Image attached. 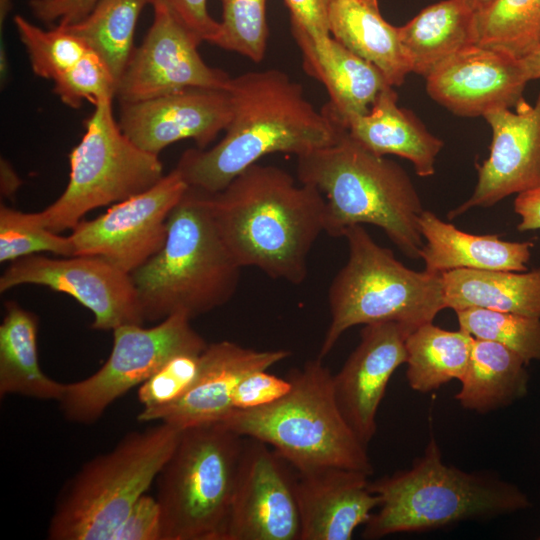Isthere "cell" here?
<instances>
[{"label":"cell","mask_w":540,"mask_h":540,"mask_svg":"<svg viewBox=\"0 0 540 540\" xmlns=\"http://www.w3.org/2000/svg\"><path fill=\"white\" fill-rule=\"evenodd\" d=\"M287 378L292 388L284 397L255 409H234L221 423L267 444L298 473L343 468L370 476L367 445L343 416L322 358L307 361Z\"/></svg>","instance_id":"cell-5"},{"label":"cell","mask_w":540,"mask_h":540,"mask_svg":"<svg viewBox=\"0 0 540 540\" xmlns=\"http://www.w3.org/2000/svg\"><path fill=\"white\" fill-rule=\"evenodd\" d=\"M208 343L191 319L176 314L153 327L125 324L113 330V346L105 363L92 375L66 383L60 400L65 417L92 423L118 398L142 384L173 356L202 353Z\"/></svg>","instance_id":"cell-11"},{"label":"cell","mask_w":540,"mask_h":540,"mask_svg":"<svg viewBox=\"0 0 540 540\" xmlns=\"http://www.w3.org/2000/svg\"><path fill=\"white\" fill-rule=\"evenodd\" d=\"M1 78H5L7 74V58L5 50H3V45L1 46Z\"/></svg>","instance_id":"cell-49"},{"label":"cell","mask_w":540,"mask_h":540,"mask_svg":"<svg viewBox=\"0 0 540 540\" xmlns=\"http://www.w3.org/2000/svg\"><path fill=\"white\" fill-rule=\"evenodd\" d=\"M232 117L210 149L192 148L175 169L190 187L223 190L245 169L271 153L297 157L336 143L347 131L325 109L316 110L303 86L278 69L231 77Z\"/></svg>","instance_id":"cell-1"},{"label":"cell","mask_w":540,"mask_h":540,"mask_svg":"<svg viewBox=\"0 0 540 540\" xmlns=\"http://www.w3.org/2000/svg\"><path fill=\"white\" fill-rule=\"evenodd\" d=\"M127 434L96 456L63 488L47 529L50 540H111L157 479L183 429L160 422Z\"/></svg>","instance_id":"cell-8"},{"label":"cell","mask_w":540,"mask_h":540,"mask_svg":"<svg viewBox=\"0 0 540 540\" xmlns=\"http://www.w3.org/2000/svg\"><path fill=\"white\" fill-rule=\"evenodd\" d=\"M150 5L164 8L199 45H214L220 35V22L209 14L207 0H150Z\"/></svg>","instance_id":"cell-39"},{"label":"cell","mask_w":540,"mask_h":540,"mask_svg":"<svg viewBox=\"0 0 540 540\" xmlns=\"http://www.w3.org/2000/svg\"><path fill=\"white\" fill-rule=\"evenodd\" d=\"M514 211L520 217L519 231L540 230V187L518 194Z\"/></svg>","instance_id":"cell-44"},{"label":"cell","mask_w":540,"mask_h":540,"mask_svg":"<svg viewBox=\"0 0 540 540\" xmlns=\"http://www.w3.org/2000/svg\"><path fill=\"white\" fill-rule=\"evenodd\" d=\"M98 0H30L32 14L45 24L60 25L79 22L93 9Z\"/></svg>","instance_id":"cell-43"},{"label":"cell","mask_w":540,"mask_h":540,"mask_svg":"<svg viewBox=\"0 0 540 540\" xmlns=\"http://www.w3.org/2000/svg\"><path fill=\"white\" fill-rule=\"evenodd\" d=\"M201 353L173 356L138 390L142 409L166 407L182 398L195 383L200 371Z\"/></svg>","instance_id":"cell-38"},{"label":"cell","mask_w":540,"mask_h":540,"mask_svg":"<svg viewBox=\"0 0 540 540\" xmlns=\"http://www.w3.org/2000/svg\"><path fill=\"white\" fill-rule=\"evenodd\" d=\"M527 365L504 345L473 338L469 364L455 399L464 409L478 413L505 408L527 395Z\"/></svg>","instance_id":"cell-28"},{"label":"cell","mask_w":540,"mask_h":540,"mask_svg":"<svg viewBox=\"0 0 540 540\" xmlns=\"http://www.w3.org/2000/svg\"><path fill=\"white\" fill-rule=\"evenodd\" d=\"M459 329L473 338L497 342L529 364L540 361V318L485 308L455 311Z\"/></svg>","instance_id":"cell-33"},{"label":"cell","mask_w":540,"mask_h":540,"mask_svg":"<svg viewBox=\"0 0 540 540\" xmlns=\"http://www.w3.org/2000/svg\"><path fill=\"white\" fill-rule=\"evenodd\" d=\"M411 332L393 321L364 325L359 344L333 375L340 410L365 445L376 434L377 411L389 380L406 362L405 341Z\"/></svg>","instance_id":"cell-20"},{"label":"cell","mask_w":540,"mask_h":540,"mask_svg":"<svg viewBox=\"0 0 540 540\" xmlns=\"http://www.w3.org/2000/svg\"><path fill=\"white\" fill-rule=\"evenodd\" d=\"M342 237L348 258L329 288L330 323L318 357H326L354 326L393 321L414 331L446 308L441 274L404 266L362 225Z\"/></svg>","instance_id":"cell-7"},{"label":"cell","mask_w":540,"mask_h":540,"mask_svg":"<svg viewBox=\"0 0 540 540\" xmlns=\"http://www.w3.org/2000/svg\"><path fill=\"white\" fill-rule=\"evenodd\" d=\"M231 117L227 88L193 87L152 99L121 102L118 123L133 143L158 155L167 146L186 139L206 149L225 131Z\"/></svg>","instance_id":"cell-16"},{"label":"cell","mask_w":540,"mask_h":540,"mask_svg":"<svg viewBox=\"0 0 540 540\" xmlns=\"http://www.w3.org/2000/svg\"><path fill=\"white\" fill-rule=\"evenodd\" d=\"M529 82L521 58L471 44L441 63L426 77L431 98L462 117L515 109Z\"/></svg>","instance_id":"cell-17"},{"label":"cell","mask_w":540,"mask_h":540,"mask_svg":"<svg viewBox=\"0 0 540 540\" xmlns=\"http://www.w3.org/2000/svg\"><path fill=\"white\" fill-rule=\"evenodd\" d=\"M477 44L521 58L540 45V0H494L476 12Z\"/></svg>","instance_id":"cell-32"},{"label":"cell","mask_w":540,"mask_h":540,"mask_svg":"<svg viewBox=\"0 0 540 540\" xmlns=\"http://www.w3.org/2000/svg\"><path fill=\"white\" fill-rule=\"evenodd\" d=\"M397 98L393 87H387L370 111L351 118L346 129L369 151L380 156L397 155L409 160L418 176H432L436 157L444 143L430 133L410 110L399 107Z\"/></svg>","instance_id":"cell-24"},{"label":"cell","mask_w":540,"mask_h":540,"mask_svg":"<svg viewBox=\"0 0 540 540\" xmlns=\"http://www.w3.org/2000/svg\"><path fill=\"white\" fill-rule=\"evenodd\" d=\"M291 381L267 370H256L246 375L236 386L232 395L234 409L248 410L276 402L290 392Z\"/></svg>","instance_id":"cell-40"},{"label":"cell","mask_w":540,"mask_h":540,"mask_svg":"<svg viewBox=\"0 0 540 540\" xmlns=\"http://www.w3.org/2000/svg\"><path fill=\"white\" fill-rule=\"evenodd\" d=\"M112 98L101 100L85 120V132L69 154L64 192L39 212L43 224L72 230L89 211L112 205L155 185L165 174L158 155L133 143L113 115Z\"/></svg>","instance_id":"cell-10"},{"label":"cell","mask_w":540,"mask_h":540,"mask_svg":"<svg viewBox=\"0 0 540 540\" xmlns=\"http://www.w3.org/2000/svg\"><path fill=\"white\" fill-rule=\"evenodd\" d=\"M529 81L540 79V45L521 57Z\"/></svg>","instance_id":"cell-46"},{"label":"cell","mask_w":540,"mask_h":540,"mask_svg":"<svg viewBox=\"0 0 540 540\" xmlns=\"http://www.w3.org/2000/svg\"><path fill=\"white\" fill-rule=\"evenodd\" d=\"M12 8V0H0V24L3 26V22L6 20L8 14Z\"/></svg>","instance_id":"cell-47"},{"label":"cell","mask_w":540,"mask_h":540,"mask_svg":"<svg viewBox=\"0 0 540 540\" xmlns=\"http://www.w3.org/2000/svg\"><path fill=\"white\" fill-rule=\"evenodd\" d=\"M49 252L65 257L74 256L70 236L49 230L39 212L25 213L6 205L0 206V262Z\"/></svg>","instance_id":"cell-35"},{"label":"cell","mask_w":540,"mask_h":540,"mask_svg":"<svg viewBox=\"0 0 540 540\" xmlns=\"http://www.w3.org/2000/svg\"><path fill=\"white\" fill-rule=\"evenodd\" d=\"M111 540H163L162 514L157 498L146 493L142 495Z\"/></svg>","instance_id":"cell-41"},{"label":"cell","mask_w":540,"mask_h":540,"mask_svg":"<svg viewBox=\"0 0 540 540\" xmlns=\"http://www.w3.org/2000/svg\"><path fill=\"white\" fill-rule=\"evenodd\" d=\"M13 21L32 71L38 77L54 81L90 51L86 43L64 25L45 30L22 15H15Z\"/></svg>","instance_id":"cell-34"},{"label":"cell","mask_w":540,"mask_h":540,"mask_svg":"<svg viewBox=\"0 0 540 540\" xmlns=\"http://www.w3.org/2000/svg\"><path fill=\"white\" fill-rule=\"evenodd\" d=\"M331 36L372 63L390 86H400L411 73L399 41L398 27L382 16L378 0H329Z\"/></svg>","instance_id":"cell-26"},{"label":"cell","mask_w":540,"mask_h":540,"mask_svg":"<svg viewBox=\"0 0 540 540\" xmlns=\"http://www.w3.org/2000/svg\"><path fill=\"white\" fill-rule=\"evenodd\" d=\"M188 187L174 168L149 189L81 220L69 235L74 256H99L130 274L163 246L168 218Z\"/></svg>","instance_id":"cell-12"},{"label":"cell","mask_w":540,"mask_h":540,"mask_svg":"<svg viewBox=\"0 0 540 540\" xmlns=\"http://www.w3.org/2000/svg\"><path fill=\"white\" fill-rule=\"evenodd\" d=\"M297 178L326 201L325 232L342 237L346 229L370 224L412 259L420 258L424 208L410 176L395 161L377 155L346 131L334 144L297 157Z\"/></svg>","instance_id":"cell-3"},{"label":"cell","mask_w":540,"mask_h":540,"mask_svg":"<svg viewBox=\"0 0 540 540\" xmlns=\"http://www.w3.org/2000/svg\"><path fill=\"white\" fill-rule=\"evenodd\" d=\"M244 442L221 422L182 430L156 479L163 540H224Z\"/></svg>","instance_id":"cell-9"},{"label":"cell","mask_w":540,"mask_h":540,"mask_svg":"<svg viewBox=\"0 0 540 540\" xmlns=\"http://www.w3.org/2000/svg\"><path fill=\"white\" fill-rule=\"evenodd\" d=\"M290 13L291 30L312 38L329 36V0H283Z\"/></svg>","instance_id":"cell-42"},{"label":"cell","mask_w":540,"mask_h":540,"mask_svg":"<svg viewBox=\"0 0 540 540\" xmlns=\"http://www.w3.org/2000/svg\"><path fill=\"white\" fill-rule=\"evenodd\" d=\"M222 5L220 35L214 45L253 62L263 60L268 39L267 0H219Z\"/></svg>","instance_id":"cell-36"},{"label":"cell","mask_w":540,"mask_h":540,"mask_svg":"<svg viewBox=\"0 0 540 540\" xmlns=\"http://www.w3.org/2000/svg\"><path fill=\"white\" fill-rule=\"evenodd\" d=\"M38 318L14 301L5 304L0 325V395L59 401L65 383L48 377L38 358Z\"/></svg>","instance_id":"cell-29"},{"label":"cell","mask_w":540,"mask_h":540,"mask_svg":"<svg viewBox=\"0 0 540 540\" xmlns=\"http://www.w3.org/2000/svg\"><path fill=\"white\" fill-rule=\"evenodd\" d=\"M308 75L326 88L329 102L325 110L346 128L356 116L367 114L380 93L389 87L383 73L331 35L312 38L291 30Z\"/></svg>","instance_id":"cell-22"},{"label":"cell","mask_w":540,"mask_h":540,"mask_svg":"<svg viewBox=\"0 0 540 540\" xmlns=\"http://www.w3.org/2000/svg\"><path fill=\"white\" fill-rule=\"evenodd\" d=\"M441 275L446 308H485L540 318V267L523 272L454 269Z\"/></svg>","instance_id":"cell-27"},{"label":"cell","mask_w":540,"mask_h":540,"mask_svg":"<svg viewBox=\"0 0 540 540\" xmlns=\"http://www.w3.org/2000/svg\"><path fill=\"white\" fill-rule=\"evenodd\" d=\"M369 487L380 504L364 524L365 539L489 519L531 505L529 497L510 482L445 464L433 436L411 468L370 482Z\"/></svg>","instance_id":"cell-6"},{"label":"cell","mask_w":540,"mask_h":540,"mask_svg":"<svg viewBox=\"0 0 540 540\" xmlns=\"http://www.w3.org/2000/svg\"><path fill=\"white\" fill-rule=\"evenodd\" d=\"M147 4L150 0H98L82 20L64 26L106 62L119 82L135 49L136 24Z\"/></svg>","instance_id":"cell-31"},{"label":"cell","mask_w":540,"mask_h":540,"mask_svg":"<svg viewBox=\"0 0 540 540\" xmlns=\"http://www.w3.org/2000/svg\"><path fill=\"white\" fill-rule=\"evenodd\" d=\"M21 179L12 167V165L4 158L0 160V190L2 197L11 198L21 186Z\"/></svg>","instance_id":"cell-45"},{"label":"cell","mask_w":540,"mask_h":540,"mask_svg":"<svg viewBox=\"0 0 540 540\" xmlns=\"http://www.w3.org/2000/svg\"><path fill=\"white\" fill-rule=\"evenodd\" d=\"M425 243L420 258L425 270L442 274L454 269L505 270L523 272L531 257L530 242H510L497 235L464 232L423 210L418 220Z\"/></svg>","instance_id":"cell-23"},{"label":"cell","mask_w":540,"mask_h":540,"mask_svg":"<svg viewBox=\"0 0 540 540\" xmlns=\"http://www.w3.org/2000/svg\"><path fill=\"white\" fill-rule=\"evenodd\" d=\"M25 284L72 296L93 314L91 327L96 330L144 323L130 274L99 256L55 259L35 254L17 259L1 275L0 292Z\"/></svg>","instance_id":"cell-13"},{"label":"cell","mask_w":540,"mask_h":540,"mask_svg":"<svg viewBox=\"0 0 540 540\" xmlns=\"http://www.w3.org/2000/svg\"><path fill=\"white\" fill-rule=\"evenodd\" d=\"M208 197L189 186L168 218L161 249L130 273L144 321L193 319L234 295L242 267L217 230Z\"/></svg>","instance_id":"cell-4"},{"label":"cell","mask_w":540,"mask_h":540,"mask_svg":"<svg viewBox=\"0 0 540 540\" xmlns=\"http://www.w3.org/2000/svg\"><path fill=\"white\" fill-rule=\"evenodd\" d=\"M538 539H540V537Z\"/></svg>","instance_id":"cell-50"},{"label":"cell","mask_w":540,"mask_h":540,"mask_svg":"<svg viewBox=\"0 0 540 540\" xmlns=\"http://www.w3.org/2000/svg\"><path fill=\"white\" fill-rule=\"evenodd\" d=\"M367 474L327 468L298 473L295 492L300 540H350L365 524L380 498L370 490Z\"/></svg>","instance_id":"cell-21"},{"label":"cell","mask_w":540,"mask_h":540,"mask_svg":"<svg viewBox=\"0 0 540 540\" xmlns=\"http://www.w3.org/2000/svg\"><path fill=\"white\" fill-rule=\"evenodd\" d=\"M410 72L427 77L461 49L477 43L476 12L466 0H443L398 27Z\"/></svg>","instance_id":"cell-25"},{"label":"cell","mask_w":540,"mask_h":540,"mask_svg":"<svg viewBox=\"0 0 540 540\" xmlns=\"http://www.w3.org/2000/svg\"><path fill=\"white\" fill-rule=\"evenodd\" d=\"M153 10V22L118 82V101H142L193 87L226 89L231 76L204 62L199 44L164 8Z\"/></svg>","instance_id":"cell-15"},{"label":"cell","mask_w":540,"mask_h":540,"mask_svg":"<svg viewBox=\"0 0 540 540\" xmlns=\"http://www.w3.org/2000/svg\"><path fill=\"white\" fill-rule=\"evenodd\" d=\"M53 82V93L73 109L85 101L95 106L103 99L116 98L118 85L109 66L92 50Z\"/></svg>","instance_id":"cell-37"},{"label":"cell","mask_w":540,"mask_h":540,"mask_svg":"<svg viewBox=\"0 0 540 540\" xmlns=\"http://www.w3.org/2000/svg\"><path fill=\"white\" fill-rule=\"evenodd\" d=\"M208 202L242 268L292 284L304 281L310 251L325 232L326 201L319 190L279 167L255 163L220 192L209 193Z\"/></svg>","instance_id":"cell-2"},{"label":"cell","mask_w":540,"mask_h":540,"mask_svg":"<svg viewBox=\"0 0 540 540\" xmlns=\"http://www.w3.org/2000/svg\"><path fill=\"white\" fill-rule=\"evenodd\" d=\"M267 444L245 438L224 540H300L295 478Z\"/></svg>","instance_id":"cell-14"},{"label":"cell","mask_w":540,"mask_h":540,"mask_svg":"<svg viewBox=\"0 0 540 540\" xmlns=\"http://www.w3.org/2000/svg\"><path fill=\"white\" fill-rule=\"evenodd\" d=\"M473 337L449 331L432 322L417 327L406 338V378L417 392L428 393L453 379L459 381L469 364Z\"/></svg>","instance_id":"cell-30"},{"label":"cell","mask_w":540,"mask_h":540,"mask_svg":"<svg viewBox=\"0 0 540 540\" xmlns=\"http://www.w3.org/2000/svg\"><path fill=\"white\" fill-rule=\"evenodd\" d=\"M291 355L289 350H255L223 340L208 344L200 357L199 375L175 403L142 409L141 422L160 421L180 429L223 421L233 410L232 395L249 373L267 370Z\"/></svg>","instance_id":"cell-19"},{"label":"cell","mask_w":540,"mask_h":540,"mask_svg":"<svg viewBox=\"0 0 540 540\" xmlns=\"http://www.w3.org/2000/svg\"><path fill=\"white\" fill-rule=\"evenodd\" d=\"M494 0H466L468 5L475 11L479 12L489 6Z\"/></svg>","instance_id":"cell-48"},{"label":"cell","mask_w":540,"mask_h":540,"mask_svg":"<svg viewBox=\"0 0 540 540\" xmlns=\"http://www.w3.org/2000/svg\"><path fill=\"white\" fill-rule=\"evenodd\" d=\"M483 117L492 130L490 154L477 168L473 194L448 213L449 219L540 187V93L534 105L523 101L515 109H496Z\"/></svg>","instance_id":"cell-18"}]
</instances>
